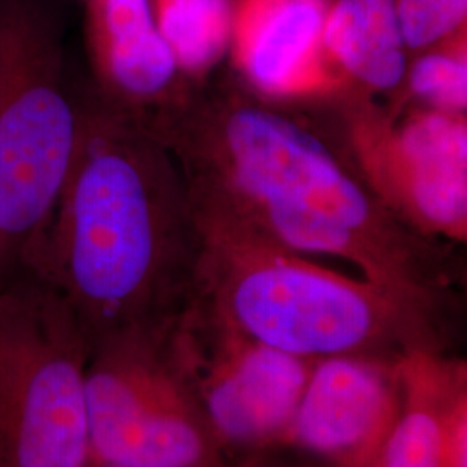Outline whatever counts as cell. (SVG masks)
Returning <instances> with one entry per match:
<instances>
[{
    "mask_svg": "<svg viewBox=\"0 0 467 467\" xmlns=\"http://www.w3.org/2000/svg\"><path fill=\"white\" fill-rule=\"evenodd\" d=\"M401 383L407 399L378 467H445L441 416L453 393L447 389L451 379L443 370L414 358L403 364Z\"/></svg>",
    "mask_w": 467,
    "mask_h": 467,
    "instance_id": "13",
    "label": "cell"
},
{
    "mask_svg": "<svg viewBox=\"0 0 467 467\" xmlns=\"http://www.w3.org/2000/svg\"><path fill=\"white\" fill-rule=\"evenodd\" d=\"M152 134L182 170L201 237L347 260L424 301L418 237L296 118L237 85L184 87Z\"/></svg>",
    "mask_w": 467,
    "mask_h": 467,
    "instance_id": "1",
    "label": "cell"
},
{
    "mask_svg": "<svg viewBox=\"0 0 467 467\" xmlns=\"http://www.w3.org/2000/svg\"><path fill=\"white\" fill-rule=\"evenodd\" d=\"M168 329L90 347L85 372L90 464L201 467L212 443L163 345Z\"/></svg>",
    "mask_w": 467,
    "mask_h": 467,
    "instance_id": "6",
    "label": "cell"
},
{
    "mask_svg": "<svg viewBox=\"0 0 467 467\" xmlns=\"http://www.w3.org/2000/svg\"><path fill=\"white\" fill-rule=\"evenodd\" d=\"M225 324L254 343L317 362L368 355L422 333V303L262 244L202 239Z\"/></svg>",
    "mask_w": 467,
    "mask_h": 467,
    "instance_id": "3",
    "label": "cell"
},
{
    "mask_svg": "<svg viewBox=\"0 0 467 467\" xmlns=\"http://www.w3.org/2000/svg\"><path fill=\"white\" fill-rule=\"evenodd\" d=\"M395 181L419 223L464 239L467 227V129L459 115L410 118L391 146Z\"/></svg>",
    "mask_w": 467,
    "mask_h": 467,
    "instance_id": "11",
    "label": "cell"
},
{
    "mask_svg": "<svg viewBox=\"0 0 467 467\" xmlns=\"http://www.w3.org/2000/svg\"><path fill=\"white\" fill-rule=\"evenodd\" d=\"M161 35L184 75L200 77L217 67L234 36L229 0H154Z\"/></svg>",
    "mask_w": 467,
    "mask_h": 467,
    "instance_id": "14",
    "label": "cell"
},
{
    "mask_svg": "<svg viewBox=\"0 0 467 467\" xmlns=\"http://www.w3.org/2000/svg\"><path fill=\"white\" fill-rule=\"evenodd\" d=\"M202 239L173 154L134 123L84 98L67 184L28 270L69 303L90 347L171 326Z\"/></svg>",
    "mask_w": 467,
    "mask_h": 467,
    "instance_id": "2",
    "label": "cell"
},
{
    "mask_svg": "<svg viewBox=\"0 0 467 467\" xmlns=\"http://www.w3.org/2000/svg\"><path fill=\"white\" fill-rule=\"evenodd\" d=\"M409 50H424L464 26L467 0H395Z\"/></svg>",
    "mask_w": 467,
    "mask_h": 467,
    "instance_id": "16",
    "label": "cell"
},
{
    "mask_svg": "<svg viewBox=\"0 0 467 467\" xmlns=\"http://www.w3.org/2000/svg\"><path fill=\"white\" fill-rule=\"evenodd\" d=\"M405 82L433 111L461 115L467 108L466 52H426L409 67Z\"/></svg>",
    "mask_w": 467,
    "mask_h": 467,
    "instance_id": "15",
    "label": "cell"
},
{
    "mask_svg": "<svg viewBox=\"0 0 467 467\" xmlns=\"http://www.w3.org/2000/svg\"><path fill=\"white\" fill-rule=\"evenodd\" d=\"M90 343L65 296L34 270L0 283V467H88Z\"/></svg>",
    "mask_w": 467,
    "mask_h": 467,
    "instance_id": "5",
    "label": "cell"
},
{
    "mask_svg": "<svg viewBox=\"0 0 467 467\" xmlns=\"http://www.w3.org/2000/svg\"><path fill=\"white\" fill-rule=\"evenodd\" d=\"M314 362L234 334L202 384L210 430L235 443L287 433Z\"/></svg>",
    "mask_w": 467,
    "mask_h": 467,
    "instance_id": "9",
    "label": "cell"
},
{
    "mask_svg": "<svg viewBox=\"0 0 467 467\" xmlns=\"http://www.w3.org/2000/svg\"><path fill=\"white\" fill-rule=\"evenodd\" d=\"M84 125L56 19L42 0H0V283L32 267Z\"/></svg>",
    "mask_w": 467,
    "mask_h": 467,
    "instance_id": "4",
    "label": "cell"
},
{
    "mask_svg": "<svg viewBox=\"0 0 467 467\" xmlns=\"http://www.w3.org/2000/svg\"><path fill=\"white\" fill-rule=\"evenodd\" d=\"M407 52L395 0H337L327 9L322 54L368 90L400 88Z\"/></svg>",
    "mask_w": 467,
    "mask_h": 467,
    "instance_id": "12",
    "label": "cell"
},
{
    "mask_svg": "<svg viewBox=\"0 0 467 467\" xmlns=\"http://www.w3.org/2000/svg\"><path fill=\"white\" fill-rule=\"evenodd\" d=\"M88 467H115V466H102V464H90Z\"/></svg>",
    "mask_w": 467,
    "mask_h": 467,
    "instance_id": "17",
    "label": "cell"
},
{
    "mask_svg": "<svg viewBox=\"0 0 467 467\" xmlns=\"http://www.w3.org/2000/svg\"><path fill=\"white\" fill-rule=\"evenodd\" d=\"M324 0H244L234 23L235 52L250 84L293 96L324 84Z\"/></svg>",
    "mask_w": 467,
    "mask_h": 467,
    "instance_id": "10",
    "label": "cell"
},
{
    "mask_svg": "<svg viewBox=\"0 0 467 467\" xmlns=\"http://www.w3.org/2000/svg\"><path fill=\"white\" fill-rule=\"evenodd\" d=\"M399 376L368 355L314 362L285 436L341 467H378L400 418Z\"/></svg>",
    "mask_w": 467,
    "mask_h": 467,
    "instance_id": "7",
    "label": "cell"
},
{
    "mask_svg": "<svg viewBox=\"0 0 467 467\" xmlns=\"http://www.w3.org/2000/svg\"><path fill=\"white\" fill-rule=\"evenodd\" d=\"M88 42L98 84L92 96L150 134L185 87L152 0H92Z\"/></svg>",
    "mask_w": 467,
    "mask_h": 467,
    "instance_id": "8",
    "label": "cell"
}]
</instances>
